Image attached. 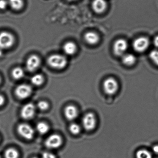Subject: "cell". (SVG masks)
<instances>
[{
    "instance_id": "6da1fadb",
    "label": "cell",
    "mask_w": 158,
    "mask_h": 158,
    "mask_svg": "<svg viewBox=\"0 0 158 158\" xmlns=\"http://www.w3.org/2000/svg\"><path fill=\"white\" fill-rule=\"evenodd\" d=\"M48 63L52 68L60 70L66 66L67 60L64 56L60 54H53L49 57Z\"/></svg>"
},
{
    "instance_id": "7a4b0ae2",
    "label": "cell",
    "mask_w": 158,
    "mask_h": 158,
    "mask_svg": "<svg viewBox=\"0 0 158 158\" xmlns=\"http://www.w3.org/2000/svg\"><path fill=\"white\" fill-rule=\"evenodd\" d=\"M118 89L119 84L117 80L114 77H108L103 82V90L107 95H114L118 91Z\"/></svg>"
},
{
    "instance_id": "3957f363",
    "label": "cell",
    "mask_w": 158,
    "mask_h": 158,
    "mask_svg": "<svg viewBox=\"0 0 158 158\" xmlns=\"http://www.w3.org/2000/svg\"><path fill=\"white\" fill-rule=\"evenodd\" d=\"M15 39L12 34L8 32L0 33V49H7L11 48L14 44Z\"/></svg>"
},
{
    "instance_id": "277c9868",
    "label": "cell",
    "mask_w": 158,
    "mask_h": 158,
    "mask_svg": "<svg viewBox=\"0 0 158 158\" xmlns=\"http://www.w3.org/2000/svg\"><path fill=\"white\" fill-rule=\"evenodd\" d=\"M17 132L21 136L27 140L33 139L35 135V130L33 127L27 123H21L17 127Z\"/></svg>"
},
{
    "instance_id": "5b68a950",
    "label": "cell",
    "mask_w": 158,
    "mask_h": 158,
    "mask_svg": "<svg viewBox=\"0 0 158 158\" xmlns=\"http://www.w3.org/2000/svg\"><path fill=\"white\" fill-rule=\"evenodd\" d=\"M83 127L87 130L91 131L95 128L97 124V119L93 113L86 114L82 119Z\"/></svg>"
},
{
    "instance_id": "8992f818",
    "label": "cell",
    "mask_w": 158,
    "mask_h": 158,
    "mask_svg": "<svg viewBox=\"0 0 158 158\" xmlns=\"http://www.w3.org/2000/svg\"><path fill=\"white\" fill-rule=\"evenodd\" d=\"M149 44V40L148 38L140 37L134 40L133 43V48L137 52H144L148 48Z\"/></svg>"
},
{
    "instance_id": "52a82bcc",
    "label": "cell",
    "mask_w": 158,
    "mask_h": 158,
    "mask_svg": "<svg viewBox=\"0 0 158 158\" xmlns=\"http://www.w3.org/2000/svg\"><path fill=\"white\" fill-rule=\"evenodd\" d=\"M32 87L27 84H22L16 87L15 94L16 97L20 99H25L31 96L32 93Z\"/></svg>"
},
{
    "instance_id": "ba28073f",
    "label": "cell",
    "mask_w": 158,
    "mask_h": 158,
    "mask_svg": "<svg viewBox=\"0 0 158 158\" xmlns=\"http://www.w3.org/2000/svg\"><path fill=\"white\" fill-rule=\"evenodd\" d=\"M62 144V139L60 135L53 134L50 135L45 141V146L49 149H57Z\"/></svg>"
},
{
    "instance_id": "9c48e42d",
    "label": "cell",
    "mask_w": 158,
    "mask_h": 158,
    "mask_svg": "<svg viewBox=\"0 0 158 158\" xmlns=\"http://www.w3.org/2000/svg\"><path fill=\"white\" fill-rule=\"evenodd\" d=\"M128 48L127 41L124 39L117 40L113 45V52L116 56L123 55Z\"/></svg>"
},
{
    "instance_id": "30bf717a",
    "label": "cell",
    "mask_w": 158,
    "mask_h": 158,
    "mask_svg": "<svg viewBox=\"0 0 158 158\" xmlns=\"http://www.w3.org/2000/svg\"><path fill=\"white\" fill-rule=\"evenodd\" d=\"M36 112L35 105L32 103H28L23 106L21 111V116L25 120L32 119Z\"/></svg>"
},
{
    "instance_id": "8fae6325",
    "label": "cell",
    "mask_w": 158,
    "mask_h": 158,
    "mask_svg": "<svg viewBox=\"0 0 158 158\" xmlns=\"http://www.w3.org/2000/svg\"><path fill=\"white\" fill-rule=\"evenodd\" d=\"M40 64V60L39 57L36 55H32L27 60L26 66L27 71L34 72L39 68Z\"/></svg>"
},
{
    "instance_id": "7c38bea8",
    "label": "cell",
    "mask_w": 158,
    "mask_h": 158,
    "mask_svg": "<svg viewBox=\"0 0 158 158\" xmlns=\"http://www.w3.org/2000/svg\"><path fill=\"white\" fill-rule=\"evenodd\" d=\"M93 10L97 14H102L104 12L107 8L106 0H93L92 3Z\"/></svg>"
},
{
    "instance_id": "4fadbf2b",
    "label": "cell",
    "mask_w": 158,
    "mask_h": 158,
    "mask_svg": "<svg viewBox=\"0 0 158 158\" xmlns=\"http://www.w3.org/2000/svg\"><path fill=\"white\" fill-rule=\"evenodd\" d=\"M64 114L65 118L67 120L73 121L78 116V110L74 105H68L64 109Z\"/></svg>"
},
{
    "instance_id": "5bb4252c",
    "label": "cell",
    "mask_w": 158,
    "mask_h": 158,
    "mask_svg": "<svg viewBox=\"0 0 158 158\" xmlns=\"http://www.w3.org/2000/svg\"><path fill=\"white\" fill-rule=\"evenodd\" d=\"M85 40L89 45L97 44L99 41V36L97 33L93 32H89L86 33L84 36Z\"/></svg>"
},
{
    "instance_id": "9a60e30c",
    "label": "cell",
    "mask_w": 158,
    "mask_h": 158,
    "mask_svg": "<svg viewBox=\"0 0 158 158\" xmlns=\"http://www.w3.org/2000/svg\"><path fill=\"white\" fill-rule=\"evenodd\" d=\"M63 49L65 54L68 55H73L76 52L77 47L74 42L69 41L64 45Z\"/></svg>"
},
{
    "instance_id": "2e32d148",
    "label": "cell",
    "mask_w": 158,
    "mask_h": 158,
    "mask_svg": "<svg viewBox=\"0 0 158 158\" xmlns=\"http://www.w3.org/2000/svg\"><path fill=\"white\" fill-rule=\"evenodd\" d=\"M123 63L127 66H132L135 63L136 58L134 54L131 53L124 54L122 59Z\"/></svg>"
},
{
    "instance_id": "e0dca14e",
    "label": "cell",
    "mask_w": 158,
    "mask_h": 158,
    "mask_svg": "<svg viewBox=\"0 0 158 158\" xmlns=\"http://www.w3.org/2000/svg\"><path fill=\"white\" fill-rule=\"evenodd\" d=\"M8 2L9 5L15 10H20L24 6L23 0H8Z\"/></svg>"
},
{
    "instance_id": "ac0fdd59",
    "label": "cell",
    "mask_w": 158,
    "mask_h": 158,
    "mask_svg": "<svg viewBox=\"0 0 158 158\" xmlns=\"http://www.w3.org/2000/svg\"><path fill=\"white\" fill-rule=\"evenodd\" d=\"M36 130L39 134L45 135L49 130V126L44 122H40L37 124Z\"/></svg>"
},
{
    "instance_id": "d6986e66",
    "label": "cell",
    "mask_w": 158,
    "mask_h": 158,
    "mask_svg": "<svg viewBox=\"0 0 158 158\" xmlns=\"http://www.w3.org/2000/svg\"><path fill=\"white\" fill-rule=\"evenodd\" d=\"M136 158H152V153L146 149H141L137 151Z\"/></svg>"
},
{
    "instance_id": "ffe728a7",
    "label": "cell",
    "mask_w": 158,
    "mask_h": 158,
    "mask_svg": "<svg viewBox=\"0 0 158 158\" xmlns=\"http://www.w3.org/2000/svg\"><path fill=\"white\" fill-rule=\"evenodd\" d=\"M44 78L40 74H36L31 78V83L35 86H40L44 83Z\"/></svg>"
},
{
    "instance_id": "44dd1931",
    "label": "cell",
    "mask_w": 158,
    "mask_h": 158,
    "mask_svg": "<svg viewBox=\"0 0 158 158\" xmlns=\"http://www.w3.org/2000/svg\"><path fill=\"white\" fill-rule=\"evenodd\" d=\"M12 75L14 79L20 80L24 76V72L22 68L16 67L12 72Z\"/></svg>"
},
{
    "instance_id": "7402d4cb",
    "label": "cell",
    "mask_w": 158,
    "mask_h": 158,
    "mask_svg": "<svg viewBox=\"0 0 158 158\" xmlns=\"http://www.w3.org/2000/svg\"><path fill=\"white\" fill-rule=\"evenodd\" d=\"M4 155L5 158H18L19 157V152L14 148H10L6 150Z\"/></svg>"
},
{
    "instance_id": "603a6c76",
    "label": "cell",
    "mask_w": 158,
    "mask_h": 158,
    "mask_svg": "<svg viewBox=\"0 0 158 158\" xmlns=\"http://www.w3.org/2000/svg\"><path fill=\"white\" fill-rule=\"evenodd\" d=\"M69 130L73 135H77L81 131V128L79 125L75 123H73L71 124L69 126Z\"/></svg>"
},
{
    "instance_id": "cb8c5ba5",
    "label": "cell",
    "mask_w": 158,
    "mask_h": 158,
    "mask_svg": "<svg viewBox=\"0 0 158 158\" xmlns=\"http://www.w3.org/2000/svg\"><path fill=\"white\" fill-rule=\"evenodd\" d=\"M149 57L152 61L158 66V50H153L149 54Z\"/></svg>"
},
{
    "instance_id": "d4e9b609",
    "label": "cell",
    "mask_w": 158,
    "mask_h": 158,
    "mask_svg": "<svg viewBox=\"0 0 158 158\" xmlns=\"http://www.w3.org/2000/svg\"><path fill=\"white\" fill-rule=\"evenodd\" d=\"M37 107L41 111H46L49 109V104L45 101H41L38 103Z\"/></svg>"
},
{
    "instance_id": "484cf974",
    "label": "cell",
    "mask_w": 158,
    "mask_h": 158,
    "mask_svg": "<svg viewBox=\"0 0 158 158\" xmlns=\"http://www.w3.org/2000/svg\"><path fill=\"white\" fill-rule=\"evenodd\" d=\"M9 5L7 0H0V10H4L7 8Z\"/></svg>"
},
{
    "instance_id": "4316f807",
    "label": "cell",
    "mask_w": 158,
    "mask_h": 158,
    "mask_svg": "<svg viewBox=\"0 0 158 158\" xmlns=\"http://www.w3.org/2000/svg\"><path fill=\"white\" fill-rule=\"evenodd\" d=\"M42 158H56V156L53 153L48 152H45L42 154Z\"/></svg>"
},
{
    "instance_id": "83f0119b",
    "label": "cell",
    "mask_w": 158,
    "mask_h": 158,
    "mask_svg": "<svg viewBox=\"0 0 158 158\" xmlns=\"http://www.w3.org/2000/svg\"><path fill=\"white\" fill-rule=\"evenodd\" d=\"M152 152L154 154L158 155V145L156 144L152 147Z\"/></svg>"
},
{
    "instance_id": "f1b7e54d",
    "label": "cell",
    "mask_w": 158,
    "mask_h": 158,
    "mask_svg": "<svg viewBox=\"0 0 158 158\" xmlns=\"http://www.w3.org/2000/svg\"><path fill=\"white\" fill-rule=\"evenodd\" d=\"M5 98L3 96L0 95V107L2 106L5 102Z\"/></svg>"
},
{
    "instance_id": "f546056e",
    "label": "cell",
    "mask_w": 158,
    "mask_h": 158,
    "mask_svg": "<svg viewBox=\"0 0 158 158\" xmlns=\"http://www.w3.org/2000/svg\"><path fill=\"white\" fill-rule=\"evenodd\" d=\"M153 44L155 47L158 48V35L155 37L153 40Z\"/></svg>"
},
{
    "instance_id": "4dcf8cb0",
    "label": "cell",
    "mask_w": 158,
    "mask_h": 158,
    "mask_svg": "<svg viewBox=\"0 0 158 158\" xmlns=\"http://www.w3.org/2000/svg\"><path fill=\"white\" fill-rule=\"evenodd\" d=\"M2 55H3V52H2V50L0 49V58L2 57Z\"/></svg>"
},
{
    "instance_id": "1f68e13d",
    "label": "cell",
    "mask_w": 158,
    "mask_h": 158,
    "mask_svg": "<svg viewBox=\"0 0 158 158\" xmlns=\"http://www.w3.org/2000/svg\"><path fill=\"white\" fill-rule=\"evenodd\" d=\"M67 1H76V0H67Z\"/></svg>"
},
{
    "instance_id": "d6a6232c",
    "label": "cell",
    "mask_w": 158,
    "mask_h": 158,
    "mask_svg": "<svg viewBox=\"0 0 158 158\" xmlns=\"http://www.w3.org/2000/svg\"><path fill=\"white\" fill-rule=\"evenodd\" d=\"M1 78L0 77V84H1Z\"/></svg>"
},
{
    "instance_id": "836d02e7",
    "label": "cell",
    "mask_w": 158,
    "mask_h": 158,
    "mask_svg": "<svg viewBox=\"0 0 158 158\" xmlns=\"http://www.w3.org/2000/svg\"><path fill=\"white\" fill-rule=\"evenodd\" d=\"M37 158V157H33V158Z\"/></svg>"
}]
</instances>
